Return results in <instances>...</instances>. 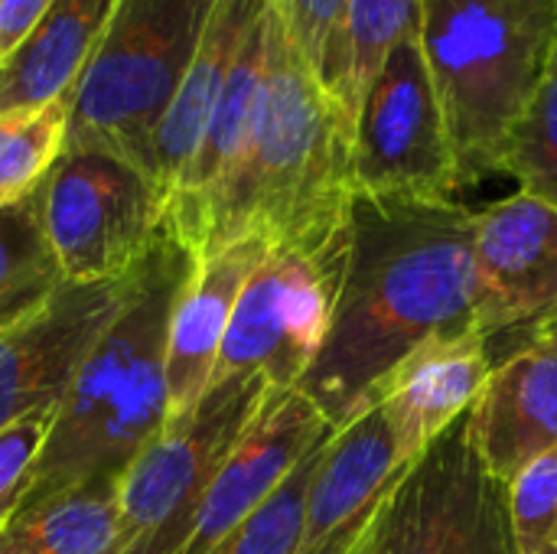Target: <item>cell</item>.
Segmentation results:
<instances>
[{
  "instance_id": "obj_27",
  "label": "cell",
  "mask_w": 557,
  "mask_h": 554,
  "mask_svg": "<svg viewBox=\"0 0 557 554\" xmlns=\"http://www.w3.org/2000/svg\"><path fill=\"white\" fill-rule=\"evenodd\" d=\"M271 7L294 49L304 56V62L326 88L336 59V39H339L346 0H271Z\"/></svg>"
},
{
  "instance_id": "obj_25",
  "label": "cell",
  "mask_w": 557,
  "mask_h": 554,
  "mask_svg": "<svg viewBox=\"0 0 557 554\" xmlns=\"http://www.w3.org/2000/svg\"><path fill=\"white\" fill-rule=\"evenodd\" d=\"M503 173H509L522 193L557 206V56L539 95L512 131Z\"/></svg>"
},
{
  "instance_id": "obj_6",
  "label": "cell",
  "mask_w": 557,
  "mask_h": 554,
  "mask_svg": "<svg viewBox=\"0 0 557 554\" xmlns=\"http://www.w3.org/2000/svg\"><path fill=\"white\" fill-rule=\"evenodd\" d=\"M271 392L261 372L209 382L193 418L163 431L121 470V554L183 552L206 490Z\"/></svg>"
},
{
  "instance_id": "obj_18",
  "label": "cell",
  "mask_w": 557,
  "mask_h": 554,
  "mask_svg": "<svg viewBox=\"0 0 557 554\" xmlns=\"http://www.w3.org/2000/svg\"><path fill=\"white\" fill-rule=\"evenodd\" d=\"M264 3L268 0H212L196 56L153 134V147L147 160V183L163 212L173 202L183 176L189 173L206 140L212 111L219 104L238 46Z\"/></svg>"
},
{
  "instance_id": "obj_24",
  "label": "cell",
  "mask_w": 557,
  "mask_h": 554,
  "mask_svg": "<svg viewBox=\"0 0 557 554\" xmlns=\"http://www.w3.org/2000/svg\"><path fill=\"white\" fill-rule=\"evenodd\" d=\"M336 434H326L323 441H317L304 460L290 470V477L268 496V503L251 513L215 552L209 554H294L297 552V539H300V526H304V509H307V496L313 487V477L323 464V454L330 447Z\"/></svg>"
},
{
  "instance_id": "obj_1",
  "label": "cell",
  "mask_w": 557,
  "mask_h": 554,
  "mask_svg": "<svg viewBox=\"0 0 557 554\" xmlns=\"http://www.w3.org/2000/svg\"><path fill=\"white\" fill-rule=\"evenodd\" d=\"M473 216L454 199L352 196L339 307L297 385L336 431L375 405L414 349L480 330Z\"/></svg>"
},
{
  "instance_id": "obj_12",
  "label": "cell",
  "mask_w": 557,
  "mask_h": 554,
  "mask_svg": "<svg viewBox=\"0 0 557 554\" xmlns=\"http://www.w3.org/2000/svg\"><path fill=\"white\" fill-rule=\"evenodd\" d=\"M486 483L467 411L411 460L359 554H467Z\"/></svg>"
},
{
  "instance_id": "obj_7",
  "label": "cell",
  "mask_w": 557,
  "mask_h": 554,
  "mask_svg": "<svg viewBox=\"0 0 557 554\" xmlns=\"http://www.w3.org/2000/svg\"><path fill=\"white\" fill-rule=\"evenodd\" d=\"M349 268V229L317 248H271L238 294L212 372H261L274 392H294L320 356Z\"/></svg>"
},
{
  "instance_id": "obj_8",
  "label": "cell",
  "mask_w": 557,
  "mask_h": 554,
  "mask_svg": "<svg viewBox=\"0 0 557 554\" xmlns=\"http://www.w3.org/2000/svg\"><path fill=\"white\" fill-rule=\"evenodd\" d=\"M352 186L379 199H454L460 189L444 108L418 33L372 78L352 127Z\"/></svg>"
},
{
  "instance_id": "obj_19",
  "label": "cell",
  "mask_w": 557,
  "mask_h": 554,
  "mask_svg": "<svg viewBox=\"0 0 557 554\" xmlns=\"http://www.w3.org/2000/svg\"><path fill=\"white\" fill-rule=\"evenodd\" d=\"M117 7L121 0H52L20 49L0 62V111L69 98Z\"/></svg>"
},
{
  "instance_id": "obj_13",
  "label": "cell",
  "mask_w": 557,
  "mask_h": 554,
  "mask_svg": "<svg viewBox=\"0 0 557 554\" xmlns=\"http://www.w3.org/2000/svg\"><path fill=\"white\" fill-rule=\"evenodd\" d=\"M408 467L375 402L330 441L307 496L294 554L362 552Z\"/></svg>"
},
{
  "instance_id": "obj_14",
  "label": "cell",
  "mask_w": 557,
  "mask_h": 554,
  "mask_svg": "<svg viewBox=\"0 0 557 554\" xmlns=\"http://www.w3.org/2000/svg\"><path fill=\"white\" fill-rule=\"evenodd\" d=\"M326 434H336V428L307 395L297 389L271 392L206 490L180 554L215 552L251 513L268 503V496L290 477L304 454Z\"/></svg>"
},
{
  "instance_id": "obj_28",
  "label": "cell",
  "mask_w": 557,
  "mask_h": 554,
  "mask_svg": "<svg viewBox=\"0 0 557 554\" xmlns=\"http://www.w3.org/2000/svg\"><path fill=\"white\" fill-rule=\"evenodd\" d=\"M49 424L52 411H36L0 431V529L16 516L33 487L36 460L46 444Z\"/></svg>"
},
{
  "instance_id": "obj_16",
  "label": "cell",
  "mask_w": 557,
  "mask_h": 554,
  "mask_svg": "<svg viewBox=\"0 0 557 554\" xmlns=\"http://www.w3.org/2000/svg\"><path fill=\"white\" fill-rule=\"evenodd\" d=\"M271 245L261 235H245L242 242L222 248L212 258H202L183 287L173 320H170V346H166V428H183L199 408L228 323L238 304L242 287L255 274V268L268 258Z\"/></svg>"
},
{
  "instance_id": "obj_11",
  "label": "cell",
  "mask_w": 557,
  "mask_h": 554,
  "mask_svg": "<svg viewBox=\"0 0 557 554\" xmlns=\"http://www.w3.org/2000/svg\"><path fill=\"white\" fill-rule=\"evenodd\" d=\"M476 320L486 340L519 336L557 313V206L516 193L473 216Z\"/></svg>"
},
{
  "instance_id": "obj_17",
  "label": "cell",
  "mask_w": 557,
  "mask_h": 554,
  "mask_svg": "<svg viewBox=\"0 0 557 554\" xmlns=\"http://www.w3.org/2000/svg\"><path fill=\"white\" fill-rule=\"evenodd\" d=\"M490 372V340L480 330L437 336L395 366L375 402L388 418L405 464L418 460L437 434L473 408Z\"/></svg>"
},
{
  "instance_id": "obj_4",
  "label": "cell",
  "mask_w": 557,
  "mask_h": 554,
  "mask_svg": "<svg viewBox=\"0 0 557 554\" xmlns=\"http://www.w3.org/2000/svg\"><path fill=\"white\" fill-rule=\"evenodd\" d=\"M457 183L503 173L506 147L557 56V0H418Z\"/></svg>"
},
{
  "instance_id": "obj_20",
  "label": "cell",
  "mask_w": 557,
  "mask_h": 554,
  "mask_svg": "<svg viewBox=\"0 0 557 554\" xmlns=\"http://www.w3.org/2000/svg\"><path fill=\"white\" fill-rule=\"evenodd\" d=\"M117 477H98L23 506L0 529V554H121Z\"/></svg>"
},
{
  "instance_id": "obj_23",
  "label": "cell",
  "mask_w": 557,
  "mask_h": 554,
  "mask_svg": "<svg viewBox=\"0 0 557 554\" xmlns=\"http://www.w3.org/2000/svg\"><path fill=\"white\" fill-rule=\"evenodd\" d=\"M69 98L0 111V206L29 196L65 153Z\"/></svg>"
},
{
  "instance_id": "obj_22",
  "label": "cell",
  "mask_w": 557,
  "mask_h": 554,
  "mask_svg": "<svg viewBox=\"0 0 557 554\" xmlns=\"http://www.w3.org/2000/svg\"><path fill=\"white\" fill-rule=\"evenodd\" d=\"M65 284V274L46 238L39 186L0 206V330L42 310Z\"/></svg>"
},
{
  "instance_id": "obj_2",
  "label": "cell",
  "mask_w": 557,
  "mask_h": 554,
  "mask_svg": "<svg viewBox=\"0 0 557 554\" xmlns=\"http://www.w3.org/2000/svg\"><path fill=\"white\" fill-rule=\"evenodd\" d=\"M196 264L199 258L160 222L150 248L127 271L124 307L52 408L23 506L98 477H117L163 434L170 320Z\"/></svg>"
},
{
  "instance_id": "obj_29",
  "label": "cell",
  "mask_w": 557,
  "mask_h": 554,
  "mask_svg": "<svg viewBox=\"0 0 557 554\" xmlns=\"http://www.w3.org/2000/svg\"><path fill=\"white\" fill-rule=\"evenodd\" d=\"M467 554H519L516 552V539H512L506 483H499L493 477L483 490V503L476 513V526H473V539H470V552Z\"/></svg>"
},
{
  "instance_id": "obj_3",
  "label": "cell",
  "mask_w": 557,
  "mask_h": 554,
  "mask_svg": "<svg viewBox=\"0 0 557 554\" xmlns=\"http://www.w3.org/2000/svg\"><path fill=\"white\" fill-rule=\"evenodd\" d=\"M352 196V127L271 7L255 137L209 219L199 261L245 235L271 248H317L349 229Z\"/></svg>"
},
{
  "instance_id": "obj_32",
  "label": "cell",
  "mask_w": 557,
  "mask_h": 554,
  "mask_svg": "<svg viewBox=\"0 0 557 554\" xmlns=\"http://www.w3.org/2000/svg\"><path fill=\"white\" fill-rule=\"evenodd\" d=\"M548 554H557V532L555 539H552V545H548Z\"/></svg>"
},
{
  "instance_id": "obj_26",
  "label": "cell",
  "mask_w": 557,
  "mask_h": 554,
  "mask_svg": "<svg viewBox=\"0 0 557 554\" xmlns=\"http://www.w3.org/2000/svg\"><path fill=\"white\" fill-rule=\"evenodd\" d=\"M512 539L519 554H548L557 532V447L506 483Z\"/></svg>"
},
{
  "instance_id": "obj_30",
  "label": "cell",
  "mask_w": 557,
  "mask_h": 554,
  "mask_svg": "<svg viewBox=\"0 0 557 554\" xmlns=\"http://www.w3.org/2000/svg\"><path fill=\"white\" fill-rule=\"evenodd\" d=\"M49 7L52 0H0V62L20 49Z\"/></svg>"
},
{
  "instance_id": "obj_31",
  "label": "cell",
  "mask_w": 557,
  "mask_h": 554,
  "mask_svg": "<svg viewBox=\"0 0 557 554\" xmlns=\"http://www.w3.org/2000/svg\"><path fill=\"white\" fill-rule=\"evenodd\" d=\"M529 333H539V336H545V340H552L557 346V313L552 320H545L542 327H535V330H529Z\"/></svg>"
},
{
  "instance_id": "obj_21",
  "label": "cell",
  "mask_w": 557,
  "mask_h": 554,
  "mask_svg": "<svg viewBox=\"0 0 557 554\" xmlns=\"http://www.w3.org/2000/svg\"><path fill=\"white\" fill-rule=\"evenodd\" d=\"M418 33V0H346L326 91L356 127L359 104L388 52Z\"/></svg>"
},
{
  "instance_id": "obj_9",
  "label": "cell",
  "mask_w": 557,
  "mask_h": 554,
  "mask_svg": "<svg viewBox=\"0 0 557 554\" xmlns=\"http://www.w3.org/2000/svg\"><path fill=\"white\" fill-rule=\"evenodd\" d=\"M39 209L65 281H117L150 248L163 209L150 183L104 153H62L39 183Z\"/></svg>"
},
{
  "instance_id": "obj_5",
  "label": "cell",
  "mask_w": 557,
  "mask_h": 554,
  "mask_svg": "<svg viewBox=\"0 0 557 554\" xmlns=\"http://www.w3.org/2000/svg\"><path fill=\"white\" fill-rule=\"evenodd\" d=\"M212 0H121L69 95L65 153H104L147 180L153 134L196 56Z\"/></svg>"
},
{
  "instance_id": "obj_10",
  "label": "cell",
  "mask_w": 557,
  "mask_h": 554,
  "mask_svg": "<svg viewBox=\"0 0 557 554\" xmlns=\"http://www.w3.org/2000/svg\"><path fill=\"white\" fill-rule=\"evenodd\" d=\"M124 297L127 274L91 284L65 281L42 310L0 330V431L65 398Z\"/></svg>"
},
{
  "instance_id": "obj_15",
  "label": "cell",
  "mask_w": 557,
  "mask_h": 554,
  "mask_svg": "<svg viewBox=\"0 0 557 554\" xmlns=\"http://www.w3.org/2000/svg\"><path fill=\"white\" fill-rule=\"evenodd\" d=\"M470 408L473 444L486 473L512 483L532 460L557 447V346L539 333H519Z\"/></svg>"
}]
</instances>
